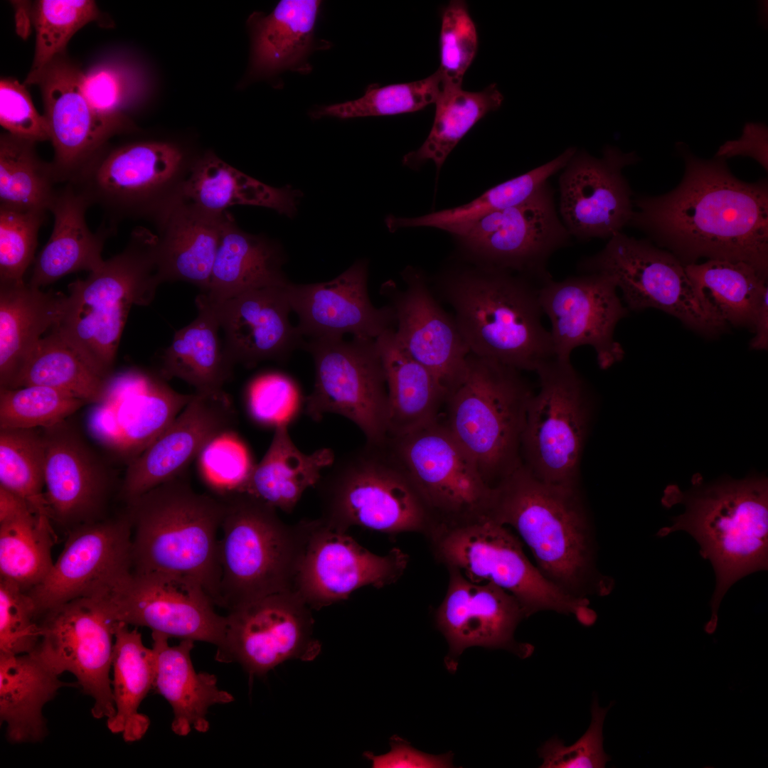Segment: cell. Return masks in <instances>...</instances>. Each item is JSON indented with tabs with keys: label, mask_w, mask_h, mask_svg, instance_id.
Here are the masks:
<instances>
[{
	"label": "cell",
	"mask_w": 768,
	"mask_h": 768,
	"mask_svg": "<svg viewBox=\"0 0 768 768\" xmlns=\"http://www.w3.org/2000/svg\"><path fill=\"white\" fill-rule=\"evenodd\" d=\"M43 617L42 636L33 653L57 675L70 672L75 676L93 699L95 718H112L115 707L110 673L115 622L103 600L77 599Z\"/></svg>",
	"instance_id": "cell-18"
},
{
	"label": "cell",
	"mask_w": 768,
	"mask_h": 768,
	"mask_svg": "<svg viewBox=\"0 0 768 768\" xmlns=\"http://www.w3.org/2000/svg\"><path fill=\"white\" fill-rule=\"evenodd\" d=\"M368 262L356 261L329 282L294 284L285 291L292 311L296 313L301 335L310 338H338L346 334L375 340L394 329L395 317L388 304L375 307L368 293Z\"/></svg>",
	"instance_id": "cell-30"
},
{
	"label": "cell",
	"mask_w": 768,
	"mask_h": 768,
	"mask_svg": "<svg viewBox=\"0 0 768 768\" xmlns=\"http://www.w3.org/2000/svg\"><path fill=\"white\" fill-rule=\"evenodd\" d=\"M442 90V80L437 70L424 79L410 82L370 85L362 97L321 107L312 112V116L348 119L415 112L434 104Z\"/></svg>",
	"instance_id": "cell-51"
},
{
	"label": "cell",
	"mask_w": 768,
	"mask_h": 768,
	"mask_svg": "<svg viewBox=\"0 0 768 768\" xmlns=\"http://www.w3.org/2000/svg\"><path fill=\"white\" fill-rule=\"evenodd\" d=\"M85 404L43 385L0 388V430L48 428L68 420Z\"/></svg>",
	"instance_id": "cell-53"
},
{
	"label": "cell",
	"mask_w": 768,
	"mask_h": 768,
	"mask_svg": "<svg viewBox=\"0 0 768 768\" xmlns=\"http://www.w3.org/2000/svg\"><path fill=\"white\" fill-rule=\"evenodd\" d=\"M611 703L599 707L597 698L592 706V720L586 732L574 744L566 746L555 737L538 750L543 768H602L610 760L603 748L602 728Z\"/></svg>",
	"instance_id": "cell-60"
},
{
	"label": "cell",
	"mask_w": 768,
	"mask_h": 768,
	"mask_svg": "<svg viewBox=\"0 0 768 768\" xmlns=\"http://www.w3.org/2000/svg\"><path fill=\"white\" fill-rule=\"evenodd\" d=\"M46 213L0 208V282L23 281Z\"/></svg>",
	"instance_id": "cell-57"
},
{
	"label": "cell",
	"mask_w": 768,
	"mask_h": 768,
	"mask_svg": "<svg viewBox=\"0 0 768 768\" xmlns=\"http://www.w3.org/2000/svg\"><path fill=\"white\" fill-rule=\"evenodd\" d=\"M394 329L375 339L388 393V437L405 434L439 419L447 399L430 371L399 343Z\"/></svg>",
	"instance_id": "cell-40"
},
{
	"label": "cell",
	"mask_w": 768,
	"mask_h": 768,
	"mask_svg": "<svg viewBox=\"0 0 768 768\" xmlns=\"http://www.w3.org/2000/svg\"><path fill=\"white\" fill-rule=\"evenodd\" d=\"M59 676L33 652L0 654V720L10 742H38L46 737L44 705L60 688L74 685Z\"/></svg>",
	"instance_id": "cell-38"
},
{
	"label": "cell",
	"mask_w": 768,
	"mask_h": 768,
	"mask_svg": "<svg viewBox=\"0 0 768 768\" xmlns=\"http://www.w3.org/2000/svg\"><path fill=\"white\" fill-rule=\"evenodd\" d=\"M110 378L97 374L55 330L41 338L13 388L43 385L97 405L107 393Z\"/></svg>",
	"instance_id": "cell-47"
},
{
	"label": "cell",
	"mask_w": 768,
	"mask_h": 768,
	"mask_svg": "<svg viewBox=\"0 0 768 768\" xmlns=\"http://www.w3.org/2000/svg\"><path fill=\"white\" fill-rule=\"evenodd\" d=\"M487 518L513 527L552 582L580 598L605 596L614 580L597 567L592 525L579 487L545 482L522 463L494 488Z\"/></svg>",
	"instance_id": "cell-2"
},
{
	"label": "cell",
	"mask_w": 768,
	"mask_h": 768,
	"mask_svg": "<svg viewBox=\"0 0 768 768\" xmlns=\"http://www.w3.org/2000/svg\"><path fill=\"white\" fill-rule=\"evenodd\" d=\"M685 267L695 287L723 321L753 330L768 294L767 276L740 261L707 260Z\"/></svg>",
	"instance_id": "cell-45"
},
{
	"label": "cell",
	"mask_w": 768,
	"mask_h": 768,
	"mask_svg": "<svg viewBox=\"0 0 768 768\" xmlns=\"http://www.w3.org/2000/svg\"><path fill=\"white\" fill-rule=\"evenodd\" d=\"M221 498L225 513L218 556L221 607L228 611L267 595L292 590L299 553L298 524L247 493Z\"/></svg>",
	"instance_id": "cell-11"
},
{
	"label": "cell",
	"mask_w": 768,
	"mask_h": 768,
	"mask_svg": "<svg viewBox=\"0 0 768 768\" xmlns=\"http://www.w3.org/2000/svg\"><path fill=\"white\" fill-rule=\"evenodd\" d=\"M36 143L8 132L0 138V208L50 210L57 189L51 163L42 161Z\"/></svg>",
	"instance_id": "cell-48"
},
{
	"label": "cell",
	"mask_w": 768,
	"mask_h": 768,
	"mask_svg": "<svg viewBox=\"0 0 768 768\" xmlns=\"http://www.w3.org/2000/svg\"><path fill=\"white\" fill-rule=\"evenodd\" d=\"M542 284L519 273L481 265L446 275L439 289L471 353L535 371L555 358L550 331L542 321Z\"/></svg>",
	"instance_id": "cell-4"
},
{
	"label": "cell",
	"mask_w": 768,
	"mask_h": 768,
	"mask_svg": "<svg viewBox=\"0 0 768 768\" xmlns=\"http://www.w3.org/2000/svg\"><path fill=\"white\" fill-rule=\"evenodd\" d=\"M99 597L114 622L217 647L223 641L225 616L215 612L203 587L190 579L132 571Z\"/></svg>",
	"instance_id": "cell-21"
},
{
	"label": "cell",
	"mask_w": 768,
	"mask_h": 768,
	"mask_svg": "<svg viewBox=\"0 0 768 768\" xmlns=\"http://www.w3.org/2000/svg\"><path fill=\"white\" fill-rule=\"evenodd\" d=\"M237 412L223 390L196 392L169 426L127 465L120 495L128 502L187 471L203 449L233 430Z\"/></svg>",
	"instance_id": "cell-28"
},
{
	"label": "cell",
	"mask_w": 768,
	"mask_h": 768,
	"mask_svg": "<svg viewBox=\"0 0 768 768\" xmlns=\"http://www.w3.org/2000/svg\"><path fill=\"white\" fill-rule=\"evenodd\" d=\"M503 100L495 83L478 92L443 87L434 103V121L427 139L403 157V164L416 168L431 161L440 169L463 137L486 114L498 110Z\"/></svg>",
	"instance_id": "cell-46"
},
{
	"label": "cell",
	"mask_w": 768,
	"mask_h": 768,
	"mask_svg": "<svg viewBox=\"0 0 768 768\" xmlns=\"http://www.w3.org/2000/svg\"><path fill=\"white\" fill-rule=\"evenodd\" d=\"M289 426L274 428L270 447L242 492L287 513L294 510L307 489L316 487L336 459L329 448L302 452L292 441Z\"/></svg>",
	"instance_id": "cell-42"
},
{
	"label": "cell",
	"mask_w": 768,
	"mask_h": 768,
	"mask_svg": "<svg viewBox=\"0 0 768 768\" xmlns=\"http://www.w3.org/2000/svg\"><path fill=\"white\" fill-rule=\"evenodd\" d=\"M196 304L197 317L175 333L164 352L161 376L180 378L196 392L219 391L230 379L234 365L220 340V326L214 309L197 298Z\"/></svg>",
	"instance_id": "cell-43"
},
{
	"label": "cell",
	"mask_w": 768,
	"mask_h": 768,
	"mask_svg": "<svg viewBox=\"0 0 768 768\" xmlns=\"http://www.w3.org/2000/svg\"><path fill=\"white\" fill-rule=\"evenodd\" d=\"M65 297L23 281L0 282V388H14L41 334L58 321Z\"/></svg>",
	"instance_id": "cell-36"
},
{
	"label": "cell",
	"mask_w": 768,
	"mask_h": 768,
	"mask_svg": "<svg viewBox=\"0 0 768 768\" xmlns=\"http://www.w3.org/2000/svg\"><path fill=\"white\" fill-rule=\"evenodd\" d=\"M385 443L405 469L437 530L487 517L494 488L439 418L405 434L388 437Z\"/></svg>",
	"instance_id": "cell-15"
},
{
	"label": "cell",
	"mask_w": 768,
	"mask_h": 768,
	"mask_svg": "<svg viewBox=\"0 0 768 768\" xmlns=\"http://www.w3.org/2000/svg\"><path fill=\"white\" fill-rule=\"evenodd\" d=\"M575 153L576 149L570 147L550 161L494 186L466 204L416 218L390 215L385 220L386 225L391 232L412 227L440 228L520 204L531 197L550 176L562 169Z\"/></svg>",
	"instance_id": "cell-49"
},
{
	"label": "cell",
	"mask_w": 768,
	"mask_h": 768,
	"mask_svg": "<svg viewBox=\"0 0 768 768\" xmlns=\"http://www.w3.org/2000/svg\"><path fill=\"white\" fill-rule=\"evenodd\" d=\"M577 270L609 277L629 310L663 311L706 337L718 336L728 326L695 287L685 265L648 240L617 233L599 252L582 259Z\"/></svg>",
	"instance_id": "cell-13"
},
{
	"label": "cell",
	"mask_w": 768,
	"mask_h": 768,
	"mask_svg": "<svg viewBox=\"0 0 768 768\" xmlns=\"http://www.w3.org/2000/svg\"><path fill=\"white\" fill-rule=\"evenodd\" d=\"M755 334L750 341L754 350H767L768 348V294L763 299L753 329Z\"/></svg>",
	"instance_id": "cell-64"
},
{
	"label": "cell",
	"mask_w": 768,
	"mask_h": 768,
	"mask_svg": "<svg viewBox=\"0 0 768 768\" xmlns=\"http://www.w3.org/2000/svg\"><path fill=\"white\" fill-rule=\"evenodd\" d=\"M83 71L55 58L26 84L39 85L49 140L54 149L51 163L58 183L70 182L114 135L90 105L82 87Z\"/></svg>",
	"instance_id": "cell-29"
},
{
	"label": "cell",
	"mask_w": 768,
	"mask_h": 768,
	"mask_svg": "<svg viewBox=\"0 0 768 768\" xmlns=\"http://www.w3.org/2000/svg\"><path fill=\"white\" fill-rule=\"evenodd\" d=\"M539 297L550 322L555 358L570 361L575 348L589 346L602 369L623 359L624 350L615 340L614 331L629 309L609 277L580 273L560 281L552 278L540 286Z\"/></svg>",
	"instance_id": "cell-22"
},
{
	"label": "cell",
	"mask_w": 768,
	"mask_h": 768,
	"mask_svg": "<svg viewBox=\"0 0 768 768\" xmlns=\"http://www.w3.org/2000/svg\"><path fill=\"white\" fill-rule=\"evenodd\" d=\"M768 129L762 123L745 124L742 137L737 140L727 141L720 146L714 157L725 159L742 155L754 159L768 170Z\"/></svg>",
	"instance_id": "cell-63"
},
{
	"label": "cell",
	"mask_w": 768,
	"mask_h": 768,
	"mask_svg": "<svg viewBox=\"0 0 768 768\" xmlns=\"http://www.w3.org/2000/svg\"><path fill=\"white\" fill-rule=\"evenodd\" d=\"M38 617L28 592L0 578V654L33 652L42 636Z\"/></svg>",
	"instance_id": "cell-58"
},
{
	"label": "cell",
	"mask_w": 768,
	"mask_h": 768,
	"mask_svg": "<svg viewBox=\"0 0 768 768\" xmlns=\"http://www.w3.org/2000/svg\"><path fill=\"white\" fill-rule=\"evenodd\" d=\"M402 277L403 289L393 282L381 288L395 313V336L430 371L447 399L465 377L470 351L453 316L439 304L423 274L408 267Z\"/></svg>",
	"instance_id": "cell-25"
},
{
	"label": "cell",
	"mask_w": 768,
	"mask_h": 768,
	"mask_svg": "<svg viewBox=\"0 0 768 768\" xmlns=\"http://www.w3.org/2000/svg\"><path fill=\"white\" fill-rule=\"evenodd\" d=\"M390 750L384 754L374 755L366 752L364 756L371 761L375 768H442L452 767L453 754L448 752L439 755L427 754L412 747L410 744L398 736H393L390 741Z\"/></svg>",
	"instance_id": "cell-62"
},
{
	"label": "cell",
	"mask_w": 768,
	"mask_h": 768,
	"mask_svg": "<svg viewBox=\"0 0 768 768\" xmlns=\"http://www.w3.org/2000/svg\"><path fill=\"white\" fill-rule=\"evenodd\" d=\"M50 518L0 486V578L26 592L50 570L54 533Z\"/></svg>",
	"instance_id": "cell-41"
},
{
	"label": "cell",
	"mask_w": 768,
	"mask_h": 768,
	"mask_svg": "<svg viewBox=\"0 0 768 768\" xmlns=\"http://www.w3.org/2000/svg\"><path fill=\"white\" fill-rule=\"evenodd\" d=\"M478 49L476 25L464 1L453 0L442 9L439 34L440 64L444 87H461Z\"/></svg>",
	"instance_id": "cell-56"
},
{
	"label": "cell",
	"mask_w": 768,
	"mask_h": 768,
	"mask_svg": "<svg viewBox=\"0 0 768 768\" xmlns=\"http://www.w3.org/2000/svg\"><path fill=\"white\" fill-rule=\"evenodd\" d=\"M193 397L137 370L112 376L105 398L92 405L90 432L129 464L169 426Z\"/></svg>",
	"instance_id": "cell-23"
},
{
	"label": "cell",
	"mask_w": 768,
	"mask_h": 768,
	"mask_svg": "<svg viewBox=\"0 0 768 768\" xmlns=\"http://www.w3.org/2000/svg\"><path fill=\"white\" fill-rule=\"evenodd\" d=\"M302 348L311 355L315 368L314 388L304 398L306 414L316 422L326 413L341 415L361 430L366 443L383 444L388 393L375 340L310 338Z\"/></svg>",
	"instance_id": "cell-14"
},
{
	"label": "cell",
	"mask_w": 768,
	"mask_h": 768,
	"mask_svg": "<svg viewBox=\"0 0 768 768\" xmlns=\"http://www.w3.org/2000/svg\"><path fill=\"white\" fill-rule=\"evenodd\" d=\"M286 285L250 290L216 304L196 297L214 309L224 333V351L233 365L283 361L303 347L304 337L289 321Z\"/></svg>",
	"instance_id": "cell-31"
},
{
	"label": "cell",
	"mask_w": 768,
	"mask_h": 768,
	"mask_svg": "<svg viewBox=\"0 0 768 768\" xmlns=\"http://www.w3.org/2000/svg\"><path fill=\"white\" fill-rule=\"evenodd\" d=\"M151 637L153 689L172 708V731L179 736H186L193 730L206 732L208 709L232 703L233 695L218 688L214 674L196 671L191 658L194 641L181 639L178 645L170 646V637L165 634L152 631Z\"/></svg>",
	"instance_id": "cell-33"
},
{
	"label": "cell",
	"mask_w": 768,
	"mask_h": 768,
	"mask_svg": "<svg viewBox=\"0 0 768 768\" xmlns=\"http://www.w3.org/2000/svg\"><path fill=\"white\" fill-rule=\"evenodd\" d=\"M89 207L70 183L57 189L49 210L52 233L35 260L29 285L41 289L73 272H91L103 263L104 245L116 228L103 222L92 232L85 219Z\"/></svg>",
	"instance_id": "cell-34"
},
{
	"label": "cell",
	"mask_w": 768,
	"mask_h": 768,
	"mask_svg": "<svg viewBox=\"0 0 768 768\" xmlns=\"http://www.w3.org/2000/svg\"><path fill=\"white\" fill-rule=\"evenodd\" d=\"M321 4L317 0H282L270 14L255 13L250 17L254 76L308 70L306 60L314 46Z\"/></svg>",
	"instance_id": "cell-37"
},
{
	"label": "cell",
	"mask_w": 768,
	"mask_h": 768,
	"mask_svg": "<svg viewBox=\"0 0 768 768\" xmlns=\"http://www.w3.org/2000/svg\"><path fill=\"white\" fill-rule=\"evenodd\" d=\"M186 472L126 502L132 571L190 579L221 607L218 531L225 503L196 492Z\"/></svg>",
	"instance_id": "cell-5"
},
{
	"label": "cell",
	"mask_w": 768,
	"mask_h": 768,
	"mask_svg": "<svg viewBox=\"0 0 768 768\" xmlns=\"http://www.w3.org/2000/svg\"><path fill=\"white\" fill-rule=\"evenodd\" d=\"M285 260L279 243L243 231L227 212L208 289L197 297L216 304L250 290L284 286Z\"/></svg>",
	"instance_id": "cell-35"
},
{
	"label": "cell",
	"mask_w": 768,
	"mask_h": 768,
	"mask_svg": "<svg viewBox=\"0 0 768 768\" xmlns=\"http://www.w3.org/2000/svg\"><path fill=\"white\" fill-rule=\"evenodd\" d=\"M310 607L287 590L245 602L229 611L215 660L236 662L250 676L265 675L289 659L310 661L319 653L312 636Z\"/></svg>",
	"instance_id": "cell-19"
},
{
	"label": "cell",
	"mask_w": 768,
	"mask_h": 768,
	"mask_svg": "<svg viewBox=\"0 0 768 768\" xmlns=\"http://www.w3.org/2000/svg\"><path fill=\"white\" fill-rule=\"evenodd\" d=\"M128 624L115 622L112 669L114 715L107 720L113 734H120L127 742L141 740L146 733L149 718L139 712V706L154 685L151 649L146 647L141 633Z\"/></svg>",
	"instance_id": "cell-44"
},
{
	"label": "cell",
	"mask_w": 768,
	"mask_h": 768,
	"mask_svg": "<svg viewBox=\"0 0 768 768\" xmlns=\"http://www.w3.org/2000/svg\"><path fill=\"white\" fill-rule=\"evenodd\" d=\"M440 229L457 237L481 265L519 273L540 284L552 279L547 270L550 257L569 245L572 237L558 217L548 182L520 204Z\"/></svg>",
	"instance_id": "cell-16"
},
{
	"label": "cell",
	"mask_w": 768,
	"mask_h": 768,
	"mask_svg": "<svg viewBox=\"0 0 768 768\" xmlns=\"http://www.w3.org/2000/svg\"><path fill=\"white\" fill-rule=\"evenodd\" d=\"M106 144L70 183L89 204L100 208L108 225L125 219L154 224L180 197L195 159L176 144L146 140L107 149Z\"/></svg>",
	"instance_id": "cell-9"
},
{
	"label": "cell",
	"mask_w": 768,
	"mask_h": 768,
	"mask_svg": "<svg viewBox=\"0 0 768 768\" xmlns=\"http://www.w3.org/2000/svg\"><path fill=\"white\" fill-rule=\"evenodd\" d=\"M197 459L203 481L218 498L242 493L256 464L233 430L212 439Z\"/></svg>",
	"instance_id": "cell-55"
},
{
	"label": "cell",
	"mask_w": 768,
	"mask_h": 768,
	"mask_svg": "<svg viewBox=\"0 0 768 768\" xmlns=\"http://www.w3.org/2000/svg\"><path fill=\"white\" fill-rule=\"evenodd\" d=\"M100 13L92 0H39L33 9L36 30L33 62L28 76L38 73L63 55L69 41L86 24L98 20Z\"/></svg>",
	"instance_id": "cell-52"
},
{
	"label": "cell",
	"mask_w": 768,
	"mask_h": 768,
	"mask_svg": "<svg viewBox=\"0 0 768 768\" xmlns=\"http://www.w3.org/2000/svg\"><path fill=\"white\" fill-rule=\"evenodd\" d=\"M132 571V529L124 511L72 528L49 572L28 593L40 617L73 600L104 595Z\"/></svg>",
	"instance_id": "cell-20"
},
{
	"label": "cell",
	"mask_w": 768,
	"mask_h": 768,
	"mask_svg": "<svg viewBox=\"0 0 768 768\" xmlns=\"http://www.w3.org/2000/svg\"><path fill=\"white\" fill-rule=\"evenodd\" d=\"M684 174L672 191L639 196L629 225L684 265L700 258L746 262L768 274V182L737 178L723 158L703 159L683 143Z\"/></svg>",
	"instance_id": "cell-1"
},
{
	"label": "cell",
	"mask_w": 768,
	"mask_h": 768,
	"mask_svg": "<svg viewBox=\"0 0 768 768\" xmlns=\"http://www.w3.org/2000/svg\"><path fill=\"white\" fill-rule=\"evenodd\" d=\"M42 430L50 519L72 528L100 520L117 481L115 471L67 420Z\"/></svg>",
	"instance_id": "cell-27"
},
{
	"label": "cell",
	"mask_w": 768,
	"mask_h": 768,
	"mask_svg": "<svg viewBox=\"0 0 768 768\" xmlns=\"http://www.w3.org/2000/svg\"><path fill=\"white\" fill-rule=\"evenodd\" d=\"M0 124L16 137L34 143L49 140L44 115L36 110L24 84L14 78L0 81Z\"/></svg>",
	"instance_id": "cell-61"
},
{
	"label": "cell",
	"mask_w": 768,
	"mask_h": 768,
	"mask_svg": "<svg viewBox=\"0 0 768 768\" xmlns=\"http://www.w3.org/2000/svg\"><path fill=\"white\" fill-rule=\"evenodd\" d=\"M245 400L255 422L274 428L289 425L304 402L295 382L280 373H265L253 379L247 388Z\"/></svg>",
	"instance_id": "cell-59"
},
{
	"label": "cell",
	"mask_w": 768,
	"mask_h": 768,
	"mask_svg": "<svg viewBox=\"0 0 768 768\" xmlns=\"http://www.w3.org/2000/svg\"><path fill=\"white\" fill-rule=\"evenodd\" d=\"M448 570L447 590L434 615L436 627L449 645L447 668L454 672L460 655L471 646L530 656L533 646L514 638L518 624L526 617L518 600L493 583L474 582L456 569Z\"/></svg>",
	"instance_id": "cell-26"
},
{
	"label": "cell",
	"mask_w": 768,
	"mask_h": 768,
	"mask_svg": "<svg viewBox=\"0 0 768 768\" xmlns=\"http://www.w3.org/2000/svg\"><path fill=\"white\" fill-rule=\"evenodd\" d=\"M203 211L181 197L155 223L162 282L183 281L208 289L225 215Z\"/></svg>",
	"instance_id": "cell-32"
},
{
	"label": "cell",
	"mask_w": 768,
	"mask_h": 768,
	"mask_svg": "<svg viewBox=\"0 0 768 768\" xmlns=\"http://www.w3.org/2000/svg\"><path fill=\"white\" fill-rule=\"evenodd\" d=\"M84 92L95 113L114 134L132 129L123 110L142 90V81L128 65L107 62L83 72Z\"/></svg>",
	"instance_id": "cell-54"
},
{
	"label": "cell",
	"mask_w": 768,
	"mask_h": 768,
	"mask_svg": "<svg viewBox=\"0 0 768 768\" xmlns=\"http://www.w3.org/2000/svg\"><path fill=\"white\" fill-rule=\"evenodd\" d=\"M535 372L539 385L527 407L521 462L542 481L579 487L594 394L571 361L553 358Z\"/></svg>",
	"instance_id": "cell-12"
},
{
	"label": "cell",
	"mask_w": 768,
	"mask_h": 768,
	"mask_svg": "<svg viewBox=\"0 0 768 768\" xmlns=\"http://www.w3.org/2000/svg\"><path fill=\"white\" fill-rule=\"evenodd\" d=\"M328 524L385 533L418 532L428 538L437 527L405 469L386 443L352 450L334 461L316 486Z\"/></svg>",
	"instance_id": "cell-8"
},
{
	"label": "cell",
	"mask_w": 768,
	"mask_h": 768,
	"mask_svg": "<svg viewBox=\"0 0 768 768\" xmlns=\"http://www.w3.org/2000/svg\"><path fill=\"white\" fill-rule=\"evenodd\" d=\"M693 484L686 492L676 486L665 490L662 503L668 507L682 503L685 511L657 535L688 533L699 544L701 556L711 562L716 585L710 603L711 617L704 630L713 634L728 589L741 578L768 568V482L765 476H752L704 484L696 474Z\"/></svg>",
	"instance_id": "cell-3"
},
{
	"label": "cell",
	"mask_w": 768,
	"mask_h": 768,
	"mask_svg": "<svg viewBox=\"0 0 768 768\" xmlns=\"http://www.w3.org/2000/svg\"><path fill=\"white\" fill-rule=\"evenodd\" d=\"M522 373L470 353L464 380L444 403V424L491 488L522 463L521 436L535 392Z\"/></svg>",
	"instance_id": "cell-7"
},
{
	"label": "cell",
	"mask_w": 768,
	"mask_h": 768,
	"mask_svg": "<svg viewBox=\"0 0 768 768\" xmlns=\"http://www.w3.org/2000/svg\"><path fill=\"white\" fill-rule=\"evenodd\" d=\"M302 197L286 186L265 184L226 164L213 153L195 159L183 184L181 198L207 213L220 215L236 205L271 208L289 218Z\"/></svg>",
	"instance_id": "cell-39"
},
{
	"label": "cell",
	"mask_w": 768,
	"mask_h": 768,
	"mask_svg": "<svg viewBox=\"0 0 768 768\" xmlns=\"http://www.w3.org/2000/svg\"><path fill=\"white\" fill-rule=\"evenodd\" d=\"M300 545L292 591L310 608L346 599L356 590L383 587L404 573L408 555L399 548L373 553L321 518L298 523Z\"/></svg>",
	"instance_id": "cell-17"
},
{
	"label": "cell",
	"mask_w": 768,
	"mask_h": 768,
	"mask_svg": "<svg viewBox=\"0 0 768 768\" xmlns=\"http://www.w3.org/2000/svg\"><path fill=\"white\" fill-rule=\"evenodd\" d=\"M639 161L635 152L612 146L600 159L585 151L573 155L559 178L560 213L571 236L609 239L629 224L632 193L622 170Z\"/></svg>",
	"instance_id": "cell-24"
},
{
	"label": "cell",
	"mask_w": 768,
	"mask_h": 768,
	"mask_svg": "<svg viewBox=\"0 0 768 768\" xmlns=\"http://www.w3.org/2000/svg\"><path fill=\"white\" fill-rule=\"evenodd\" d=\"M435 558L447 569L459 571L476 583L491 582L512 594L525 617L540 611L573 615L584 626L592 625L596 612L588 598L563 591L534 566L521 541L506 526L484 518L439 528L430 538Z\"/></svg>",
	"instance_id": "cell-10"
},
{
	"label": "cell",
	"mask_w": 768,
	"mask_h": 768,
	"mask_svg": "<svg viewBox=\"0 0 768 768\" xmlns=\"http://www.w3.org/2000/svg\"><path fill=\"white\" fill-rule=\"evenodd\" d=\"M157 235L137 227L124 249L85 279L68 286L61 316L52 328L100 376L109 379L133 305H148L162 283Z\"/></svg>",
	"instance_id": "cell-6"
},
{
	"label": "cell",
	"mask_w": 768,
	"mask_h": 768,
	"mask_svg": "<svg viewBox=\"0 0 768 768\" xmlns=\"http://www.w3.org/2000/svg\"><path fill=\"white\" fill-rule=\"evenodd\" d=\"M45 469L42 429L0 430V486L23 498L37 513L50 518Z\"/></svg>",
	"instance_id": "cell-50"
}]
</instances>
